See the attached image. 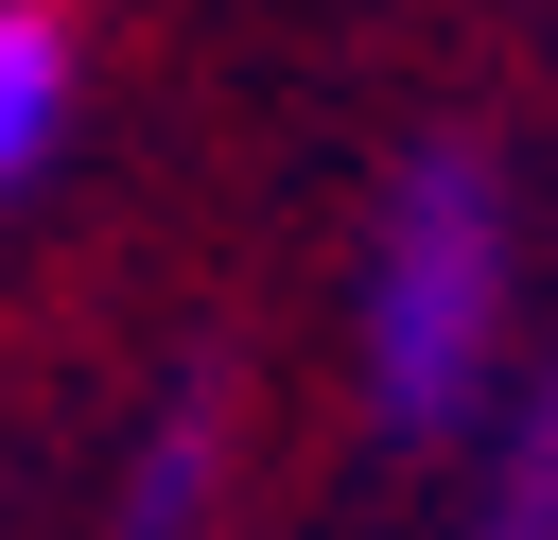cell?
I'll use <instances>...</instances> for the list:
<instances>
[{
    "label": "cell",
    "instance_id": "cell-1",
    "mask_svg": "<svg viewBox=\"0 0 558 540\" xmlns=\"http://www.w3.org/2000/svg\"><path fill=\"white\" fill-rule=\"evenodd\" d=\"M506 296H523L506 157H488V139H418V157L384 174V226H366V418H384L401 453H436V435L488 418Z\"/></svg>",
    "mask_w": 558,
    "mask_h": 540
},
{
    "label": "cell",
    "instance_id": "cell-2",
    "mask_svg": "<svg viewBox=\"0 0 558 540\" xmlns=\"http://www.w3.org/2000/svg\"><path fill=\"white\" fill-rule=\"evenodd\" d=\"M471 540H558V348H541V383L488 418V470H471Z\"/></svg>",
    "mask_w": 558,
    "mask_h": 540
},
{
    "label": "cell",
    "instance_id": "cell-3",
    "mask_svg": "<svg viewBox=\"0 0 558 540\" xmlns=\"http://www.w3.org/2000/svg\"><path fill=\"white\" fill-rule=\"evenodd\" d=\"M52 122H70V17L52 0H0V192L52 157Z\"/></svg>",
    "mask_w": 558,
    "mask_h": 540
},
{
    "label": "cell",
    "instance_id": "cell-4",
    "mask_svg": "<svg viewBox=\"0 0 558 540\" xmlns=\"http://www.w3.org/2000/svg\"><path fill=\"white\" fill-rule=\"evenodd\" d=\"M209 470H227V435H209V401H174V418L140 435V488H122V540H192V523H209Z\"/></svg>",
    "mask_w": 558,
    "mask_h": 540
}]
</instances>
